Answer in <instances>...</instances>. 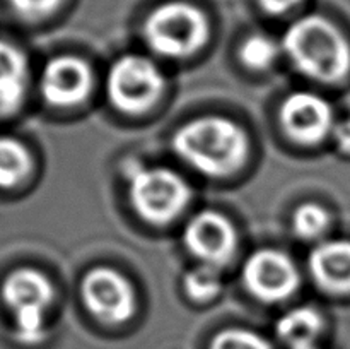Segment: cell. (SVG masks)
I'll use <instances>...</instances> for the list:
<instances>
[{
    "instance_id": "cell-1",
    "label": "cell",
    "mask_w": 350,
    "mask_h": 349,
    "mask_svg": "<svg viewBox=\"0 0 350 349\" xmlns=\"http://www.w3.org/2000/svg\"><path fill=\"white\" fill-rule=\"evenodd\" d=\"M174 153L208 177H226L248 156V137L234 122L204 116L181 127L173 137Z\"/></svg>"
},
{
    "instance_id": "cell-2",
    "label": "cell",
    "mask_w": 350,
    "mask_h": 349,
    "mask_svg": "<svg viewBox=\"0 0 350 349\" xmlns=\"http://www.w3.org/2000/svg\"><path fill=\"white\" fill-rule=\"evenodd\" d=\"M282 48L301 74L320 82H338L350 70V44L335 24L306 16L289 26Z\"/></svg>"
},
{
    "instance_id": "cell-3",
    "label": "cell",
    "mask_w": 350,
    "mask_h": 349,
    "mask_svg": "<svg viewBox=\"0 0 350 349\" xmlns=\"http://www.w3.org/2000/svg\"><path fill=\"white\" fill-rule=\"evenodd\" d=\"M144 36L147 44L163 57H187L207 41V17L190 3H163L147 16Z\"/></svg>"
},
{
    "instance_id": "cell-4",
    "label": "cell",
    "mask_w": 350,
    "mask_h": 349,
    "mask_svg": "<svg viewBox=\"0 0 350 349\" xmlns=\"http://www.w3.org/2000/svg\"><path fill=\"white\" fill-rule=\"evenodd\" d=\"M3 303L12 311L17 337L24 344H36L44 334L46 308L53 300L48 277L34 269H17L2 286Z\"/></svg>"
},
{
    "instance_id": "cell-5",
    "label": "cell",
    "mask_w": 350,
    "mask_h": 349,
    "mask_svg": "<svg viewBox=\"0 0 350 349\" xmlns=\"http://www.w3.org/2000/svg\"><path fill=\"white\" fill-rule=\"evenodd\" d=\"M129 192L133 209L150 222L171 221L190 201L187 181L167 168H137Z\"/></svg>"
},
{
    "instance_id": "cell-6",
    "label": "cell",
    "mask_w": 350,
    "mask_h": 349,
    "mask_svg": "<svg viewBox=\"0 0 350 349\" xmlns=\"http://www.w3.org/2000/svg\"><path fill=\"white\" fill-rule=\"evenodd\" d=\"M163 86L164 79L157 65L142 55L120 57L106 77L109 101L126 113H140L152 106Z\"/></svg>"
},
{
    "instance_id": "cell-7",
    "label": "cell",
    "mask_w": 350,
    "mask_h": 349,
    "mask_svg": "<svg viewBox=\"0 0 350 349\" xmlns=\"http://www.w3.org/2000/svg\"><path fill=\"white\" fill-rule=\"evenodd\" d=\"M82 301L94 317L106 324H122L133 315L135 294L132 284L116 270L96 267L81 283Z\"/></svg>"
},
{
    "instance_id": "cell-8",
    "label": "cell",
    "mask_w": 350,
    "mask_h": 349,
    "mask_svg": "<svg viewBox=\"0 0 350 349\" xmlns=\"http://www.w3.org/2000/svg\"><path fill=\"white\" fill-rule=\"evenodd\" d=\"M243 283L255 298L277 303L294 294L299 286V272L286 253L263 248L246 259Z\"/></svg>"
},
{
    "instance_id": "cell-9",
    "label": "cell",
    "mask_w": 350,
    "mask_h": 349,
    "mask_svg": "<svg viewBox=\"0 0 350 349\" xmlns=\"http://www.w3.org/2000/svg\"><path fill=\"white\" fill-rule=\"evenodd\" d=\"M187 248L212 267L228 263L238 248V235L228 218L214 211H202L188 221L183 233Z\"/></svg>"
},
{
    "instance_id": "cell-10",
    "label": "cell",
    "mask_w": 350,
    "mask_h": 349,
    "mask_svg": "<svg viewBox=\"0 0 350 349\" xmlns=\"http://www.w3.org/2000/svg\"><path fill=\"white\" fill-rule=\"evenodd\" d=\"M280 123L297 142H320L334 130V109L321 96L297 91L284 99L280 108Z\"/></svg>"
},
{
    "instance_id": "cell-11",
    "label": "cell",
    "mask_w": 350,
    "mask_h": 349,
    "mask_svg": "<svg viewBox=\"0 0 350 349\" xmlns=\"http://www.w3.org/2000/svg\"><path fill=\"white\" fill-rule=\"evenodd\" d=\"M91 89V70L84 60L72 55L55 57L44 65L40 91L44 101L53 106L79 105Z\"/></svg>"
},
{
    "instance_id": "cell-12",
    "label": "cell",
    "mask_w": 350,
    "mask_h": 349,
    "mask_svg": "<svg viewBox=\"0 0 350 349\" xmlns=\"http://www.w3.org/2000/svg\"><path fill=\"white\" fill-rule=\"evenodd\" d=\"M310 272L330 293H350V242L328 240L314 246L308 259Z\"/></svg>"
},
{
    "instance_id": "cell-13",
    "label": "cell",
    "mask_w": 350,
    "mask_h": 349,
    "mask_svg": "<svg viewBox=\"0 0 350 349\" xmlns=\"http://www.w3.org/2000/svg\"><path fill=\"white\" fill-rule=\"evenodd\" d=\"M26 86V57L16 47L0 40V115H9L19 109Z\"/></svg>"
},
{
    "instance_id": "cell-14",
    "label": "cell",
    "mask_w": 350,
    "mask_h": 349,
    "mask_svg": "<svg viewBox=\"0 0 350 349\" xmlns=\"http://www.w3.org/2000/svg\"><path fill=\"white\" fill-rule=\"evenodd\" d=\"M323 320L313 308L299 307L287 311L275 325L277 337L289 349H317Z\"/></svg>"
},
{
    "instance_id": "cell-15",
    "label": "cell",
    "mask_w": 350,
    "mask_h": 349,
    "mask_svg": "<svg viewBox=\"0 0 350 349\" xmlns=\"http://www.w3.org/2000/svg\"><path fill=\"white\" fill-rule=\"evenodd\" d=\"M33 168L31 154L19 140L0 137V188L16 187Z\"/></svg>"
},
{
    "instance_id": "cell-16",
    "label": "cell",
    "mask_w": 350,
    "mask_h": 349,
    "mask_svg": "<svg viewBox=\"0 0 350 349\" xmlns=\"http://www.w3.org/2000/svg\"><path fill=\"white\" fill-rule=\"evenodd\" d=\"M185 293L193 301H211L221 293L222 281L217 267L200 263L185 274Z\"/></svg>"
},
{
    "instance_id": "cell-17",
    "label": "cell",
    "mask_w": 350,
    "mask_h": 349,
    "mask_svg": "<svg viewBox=\"0 0 350 349\" xmlns=\"http://www.w3.org/2000/svg\"><path fill=\"white\" fill-rule=\"evenodd\" d=\"M279 44L272 38L263 36V34H253L248 40L243 41L239 48V58L243 64L256 70L269 68L279 57Z\"/></svg>"
},
{
    "instance_id": "cell-18",
    "label": "cell",
    "mask_w": 350,
    "mask_h": 349,
    "mask_svg": "<svg viewBox=\"0 0 350 349\" xmlns=\"http://www.w3.org/2000/svg\"><path fill=\"white\" fill-rule=\"evenodd\" d=\"M328 218L327 211L314 202L299 205L293 216V229L296 236L303 240H317L327 231Z\"/></svg>"
},
{
    "instance_id": "cell-19",
    "label": "cell",
    "mask_w": 350,
    "mask_h": 349,
    "mask_svg": "<svg viewBox=\"0 0 350 349\" xmlns=\"http://www.w3.org/2000/svg\"><path fill=\"white\" fill-rule=\"evenodd\" d=\"M211 349H272L262 335L248 328H226L211 342Z\"/></svg>"
},
{
    "instance_id": "cell-20",
    "label": "cell",
    "mask_w": 350,
    "mask_h": 349,
    "mask_svg": "<svg viewBox=\"0 0 350 349\" xmlns=\"http://www.w3.org/2000/svg\"><path fill=\"white\" fill-rule=\"evenodd\" d=\"M62 0H10L17 14L27 19H40L53 12Z\"/></svg>"
},
{
    "instance_id": "cell-21",
    "label": "cell",
    "mask_w": 350,
    "mask_h": 349,
    "mask_svg": "<svg viewBox=\"0 0 350 349\" xmlns=\"http://www.w3.org/2000/svg\"><path fill=\"white\" fill-rule=\"evenodd\" d=\"M332 132H334V139L335 142H337L338 149H340L342 153L350 154V118L344 120V122L340 123H335Z\"/></svg>"
},
{
    "instance_id": "cell-22",
    "label": "cell",
    "mask_w": 350,
    "mask_h": 349,
    "mask_svg": "<svg viewBox=\"0 0 350 349\" xmlns=\"http://www.w3.org/2000/svg\"><path fill=\"white\" fill-rule=\"evenodd\" d=\"M301 0H258L260 5L270 14H284L296 7Z\"/></svg>"
}]
</instances>
